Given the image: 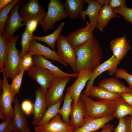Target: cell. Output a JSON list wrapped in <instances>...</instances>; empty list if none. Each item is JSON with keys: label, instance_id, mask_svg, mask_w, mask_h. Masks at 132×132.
Instances as JSON below:
<instances>
[{"label": "cell", "instance_id": "cell-42", "mask_svg": "<svg viewBox=\"0 0 132 132\" xmlns=\"http://www.w3.org/2000/svg\"><path fill=\"white\" fill-rule=\"evenodd\" d=\"M39 22L37 20H32L28 22L26 24V29L31 34H33V32L36 29Z\"/></svg>", "mask_w": 132, "mask_h": 132}, {"label": "cell", "instance_id": "cell-9", "mask_svg": "<svg viewBox=\"0 0 132 132\" xmlns=\"http://www.w3.org/2000/svg\"><path fill=\"white\" fill-rule=\"evenodd\" d=\"M22 3V0H19L13 7L10 12L5 25L2 37L7 40L13 37L14 34L18 29L26 24L24 22H22L23 20L19 12V9Z\"/></svg>", "mask_w": 132, "mask_h": 132}, {"label": "cell", "instance_id": "cell-45", "mask_svg": "<svg viewBox=\"0 0 132 132\" xmlns=\"http://www.w3.org/2000/svg\"><path fill=\"white\" fill-rule=\"evenodd\" d=\"M12 0H0V10L6 6Z\"/></svg>", "mask_w": 132, "mask_h": 132}, {"label": "cell", "instance_id": "cell-39", "mask_svg": "<svg viewBox=\"0 0 132 132\" xmlns=\"http://www.w3.org/2000/svg\"><path fill=\"white\" fill-rule=\"evenodd\" d=\"M22 111L27 115L33 113V104L30 100L25 99L23 101L21 105Z\"/></svg>", "mask_w": 132, "mask_h": 132}, {"label": "cell", "instance_id": "cell-1", "mask_svg": "<svg viewBox=\"0 0 132 132\" xmlns=\"http://www.w3.org/2000/svg\"><path fill=\"white\" fill-rule=\"evenodd\" d=\"M77 57L76 72L88 70L93 71L100 64L103 56L102 48L96 38H92L75 48Z\"/></svg>", "mask_w": 132, "mask_h": 132}, {"label": "cell", "instance_id": "cell-40", "mask_svg": "<svg viewBox=\"0 0 132 132\" xmlns=\"http://www.w3.org/2000/svg\"><path fill=\"white\" fill-rule=\"evenodd\" d=\"M14 129L11 119L3 120L0 123V132H13Z\"/></svg>", "mask_w": 132, "mask_h": 132}, {"label": "cell", "instance_id": "cell-23", "mask_svg": "<svg viewBox=\"0 0 132 132\" xmlns=\"http://www.w3.org/2000/svg\"><path fill=\"white\" fill-rule=\"evenodd\" d=\"M98 86L115 93L121 94L132 91V89L115 77L103 79L99 82Z\"/></svg>", "mask_w": 132, "mask_h": 132}, {"label": "cell", "instance_id": "cell-5", "mask_svg": "<svg viewBox=\"0 0 132 132\" xmlns=\"http://www.w3.org/2000/svg\"><path fill=\"white\" fill-rule=\"evenodd\" d=\"M4 70L2 73V92L0 96V118L3 120L11 119L14 111L12 103L16 96L10 88Z\"/></svg>", "mask_w": 132, "mask_h": 132}, {"label": "cell", "instance_id": "cell-8", "mask_svg": "<svg viewBox=\"0 0 132 132\" xmlns=\"http://www.w3.org/2000/svg\"><path fill=\"white\" fill-rule=\"evenodd\" d=\"M56 43L58 48L57 53L59 56L76 72L77 57L75 48L64 36L60 35Z\"/></svg>", "mask_w": 132, "mask_h": 132}, {"label": "cell", "instance_id": "cell-17", "mask_svg": "<svg viewBox=\"0 0 132 132\" xmlns=\"http://www.w3.org/2000/svg\"><path fill=\"white\" fill-rule=\"evenodd\" d=\"M13 115L11 118L14 132H25L29 127L26 115L21 108L17 96L15 97Z\"/></svg>", "mask_w": 132, "mask_h": 132}, {"label": "cell", "instance_id": "cell-18", "mask_svg": "<svg viewBox=\"0 0 132 132\" xmlns=\"http://www.w3.org/2000/svg\"><path fill=\"white\" fill-rule=\"evenodd\" d=\"M93 30L88 22L84 27L74 31L66 37L69 43L75 48L76 47L84 44L91 38L94 37Z\"/></svg>", "mask_w": 132, "mask_h": 132}, {"label": "cell", "instance_id": "cell-35", "mask_svg": "<svg viewBox=\"0 0 132 132\" xmlns=\"http://www.w3.org/2000/svg\"><path fill=\"white\" fill-rule=\"evenodd\" d=\"M25 71L24 70H22L18 75L14 77L12 80L11 84H10L11 89L16 95L19 93L22 77Z\"/></svg>", "mask_w": 132, "mask_h": 132}, {"label": "cell", "instance_id": "cell-2", "mask_svg": "<svg viewBox=\"0 0 132 132\" xmlns=\"http://www.w3.org/2000/svg\"><path fill=\"white\" fill-rule=\"evenodd\" d=\"M80 97L86 107L87 114L85 121L113 115L117 107L122 99V98L118 100L95 101L83 93L81 94Z\"/></svg>", "mask_w": 132, "mask_h": 132}, {"label": "cell", "instance_id": "cell-27", "mask_svg": "<svg viewBox=\"0 0 132 132\" xmlns=\"http://www.w3.org/2000/svg\"><path fill=\"white\" fill-rule=\"evenodd\" d=\"M64 25V22L61 23L54 32L47 36H39L33 35V39L39 42L42 41L45 42L53 50H55V42L60 35V33Z\"/></svg>", "mask_w": 132, "mask_h": 132}, {"label": "cell", "instance_id": "cell-6", "mask_svg": "<svg viewBox=\"0 0 132 132\" xmlns=\"http://www.w3.org/2000/svg\"><path fill=\"white\" fill-rule=\"evenodd\" d=\"M72 77H56L47 90L46 95L47 108L54 104L62 101L64 99V91Z\"/></svg>", "mask_w": 132, "mask_h": 132}, {"label": "cell", "instance_id": "cell-4", "mask_svg": "<svg viewBox=\"0 0 132 132\" xmlns=\"http://www.w3.org/2000/svg\"><path fill=\"white\" fill-rule=\"evenodd\" d=\"M19 35L13 36L8 40V52L5 60L4 68L7 77L12 80L19 73V66L21 59L20 52L16 47V43Z\"/></svg>", "mask_w": 132, "mask_h": 132}, {"label": "cell", "instance_id": "cell-26", "mask_svg": "<svg viewBox=\"0 0 132 132\" xmlns=\"http://www.w3.org/2000/svg\"><path fill=\"white\" fill-rule=\"evenodd\" d=\"M84 0H66L64 3L65 9L68 17L72 19L79 17L80 12L83 11Z\"/></svg>", "mask_w": 132, "mask_h": 132}, {"label": "cell", "instance_id": "cell-37", "mask_svg": "<svg viewBox=\"0 0 132 132\" xmlns=\"http://www.w3.org/2000/svg\"><path fill=\"white\" fill-rule=\"evenodd\" d=\"M114 12L122 15L125 20L132 24V8L126 7L121 6L113 9Z\"/></svg>", "mask_w": 132, "mask_h": 132}, {"label": "cell", "instance_id": "cell-28", "mask_svg": "<svg viewBox=\"0 0 132 132\" xmlns=\"http://www.w3.org/2000/svg\"><path fill=\"white\" fill-rule=\"evenodd\" d=\"M73 101L71 96L66 92L64 97L63 106L60 109L59 112V113L62 116V121L69 125L70 120L69 116L71 111V103Z\"/></svg>", "mask_w": 132, "mask_h": 132}, {"label": "cell", "instance_id": "cell-46", "mask_svg": "<svg viewBox=\"0 0 132 132\" xmlns=\"http://www.w3.org/2000/svg\"><path fill=\"white\" fill-rule=\"evenodd\" d=\"M97 2L99 3L102 7L103 4L105 5L109 4V0H96Z\"/></svg>", "mask_w": 132, "mask_h": 132}, {"label": "cell", "instance_id": "cell-13", "mask_svg": "<svg viewBox=\"0 0 132 132\" xmlns=\"http://www.w3.org/2000/svg\"><path fill=\"white\" fill-rule=\"evenodd\" d=\"M93 72L87 69L80 71L74 82L67 88L66 92L71 97L74 104L80 97L81 92L87 81L91 77Z\"/></svg>", "mask_w": 132, "mask_h": 132}, {"label": "cell", "instance_id": "cell-43", "mask_svg": "<svg viewBox=\"0 0 132 132\" xmlns=\"http://www.w3.org/2000/svg\"><path fill=\"white\" fill-rule=\"evenodd\" d=\"M121 94L124 100L132 106V91L122 93Z\"/></svg>", "mask_w": 132, "mask_h": 132}, {"label": "cell", "instance_id": "cell-10", "mask_svg": "<svg viewBox=\"0 0 132 132\" xmlns=\"http://www.w3.org/2000/svg\"><path fill=\"white\" fill-rule=\"evenodd\" d=\"M28 75L40 87L47 90L56 77L48 70L35 64L28 70Z\"/></svg>", "mask_w": 132, "mask_h": 132}, {"label": "cell", "instance_id": "cell-20", "mask_svg": "<svg viewBox=\"0 0 132 132\" xmlns=\"http://www.w3.org/2000/svg\"><path fill=\"white\" fill-rule=\"evenodd\" d=\"M85 2L88 3L87 8L80 12L79 14L80 18L83 22H85L86 16H88L90 20V25L94 30L96 27L99 14L102 7L96 1L85 0Z\"/></svg>", "mask_w": 132, "mask_h": 132}, {"label": "cell", "instance_id": "cell-47", "mask_svg": "<svg viewBox=\"0 0 132 132\" xmlns=\"http://www.w3.org/2000/svg\"><path fill=\"white\" fill-rule=\"evenodd\" d=\"M130 116L131 117L130 125V132H132V115Z\"/></svg>", "mask_w": 132, "mask_h": 132}, {"label": "cell", "instance_id": "cell-7", "mask_svg": "<svg viewBox=\"0 0 132 132\" xmlns=\"http://www.w3.org/2000/svg\"><path fill=\"white\" fill-rule=\"evenodd\" d=\"M46 12L38 0H29L25 4H22L19 12L20 17L25 24L32 20H37L39 22L44 18ZM26 25V24H25Z\"/></svg>", "mask_w": 132, "mask_h": 132}, {"label": "cell", "instance_id": "cell-32", "mask_svg": "<svg viewBox=\"0 0 132 132\" xmlns=\"http://www.w3.org/2000/svg\"><path fill=\"white\" fill-rule=\"evenodd\" d=\"M33 35L29 33L26 28L22 33L21 42L22 50L20 54L21 58L29 50L31 42L33 39Z\"/></svg>", "mask_w": 132, "mask_h": 132}, {"label": "cell", "instance_id": "cell-14", "mask_svg": "<svg viewBox=\"0 0 132 132\" xmlns=\"http://www.w3.org/2000/svg\"><path fill=\"white\" fill-rule=\"evenodd\" d=\"M26 53L32 56L39 55L43 56L46 58L55 61L65 66H67V63L59 57L55 50H52L38 43L34 39L31 41L29 49Z\"/></svg>", "mask_w": 132, "mask_h": 132}, {"label": "cell", "instance_id": "cell-38", "mask_svg": "<svg viewBox=\"0 0 132 132\" xmlns=\"http://www.w3.org/2000/svg\"><path fill=\"white\" fill-rule=\"evenodd\" d=\"M116 77L120 79L123 78L127 82L129 87L132 89V75L128 73L124 69H118L115 74Z\"/></svg>", "mask_w": 132, "mask_h": 132}, {"label": "cell", "instance_id": "cell-31", "mask_svg": "<svg viewBox=\"0 0 132 132\" xmlns=\"http://www.w3.org/2000/svg\"><path fill=\"white\" fill-rule=\"evenodd\" d=\"M129 115H132V106L123 99L115 110L112 115L118 119Z\"/></svg>", "mask_w": 132, "mask_h": 132}, {"label": "cell", "instance_id": "cell-29", "mask_svg": "<svg viewBox=\"0 0 132 132\" xmlns=\"http://www.w3.org/2000/svg\"><path fill=\"white\" fill-rule=\"evenodd\" d=\"M19 0H12L0 11V35L3 37L4 28L9 17L8 15L11 9Z\"/></svg>", "mask_w": 132, "mask_h": 132}, {"label": "cell", "instance_id": "cell-22", "mask_svg": "<svg viewBox=\"0 0 132 132\" xmlns=\"http://www.w3.org/2000/svg\"><path fill=\"white\" fill-rule=\"evenodd\" d=\"M114 118L111 115L99 118L85 120L83 125L75 130L74 132H96Z\"/></svg>", "mask_w": 132, "mask_h": 132}, {"label": "cell", "instance_id": "cell-24", "mask_svg": "<svg viewBox=\"0 0 132 132\" xmlns=\"http://www.w3.org/2000/svg\"><path fill=\"white\" fill-rule=\"evenodd\" d=\"M85 94L88 97L95 98L98 100H118L122 98L121 94L112 93L99 86H93Z\"/></svg>", "mask_w": 132, "mask_h": 132}, {"label": "cell", "instance_id": "cell-44", "mask_svg": "<svg viewBox=\"0 0 132 132\" xmlns=\"http://www.w3.org/2000/svg\"><path fill=\"white\" fill-rule=\"evenodd\" d=\"M114 127L113 125L107 123L101 129L99 132H111Z\"/></svg>", "mask_w": 132, "mask_h": 132}, {"label": "cell", "instance_id": "cell-11", "mask_svg": "<svg viewBox=\"0 0 132 132\" xmlns=\"http://www.w3.org/2000/svg\"><path fill=\"white\" fill-rule=\"evenodd\" d=\"M47 90L40 87L35 91L36 98L33 104L32 124L38 125L46 110V95Z\"/></svg>", "mask_w": 132, "mask_h": 132}, {"label": "cell", "instance_id": "cell-16", "mask_svg": "<svg viewBox=\"0 0 132 132\" xmlns=\"http://www.w3.org/2000/svg\"><path fill=\"white\" fill-rule=\"evenodd\" d=\"M58 113L48 123L43 125L35 126V132H74L75 130L64 122Z\"/></svg>", "mask_w": 132, "mask_h": 132}, {"label": "cell", "instance_id": "cell-12", "mask_svg": "<svg viewBox=\"0 0 132 132\" xmlns=\"http://www.w3.org/2000/svg\"><path fill=\"white\" fill-rule=\"evenodd\" d=\"M120 62L117 60L115 56L113 55L109 59L100 64L93 71L91 77L87 83L86 89L83 93H87L93 86L95 79L102 73L108 71L109 74L112 76L115 74L118 69L117 66Z\"/></svg>", "mask_w": 132, "mask_h": 132}, {"label": "cell", "instance_id": "cell-19", "mask_svg": "<svg viewBox=\"0 0 132 132\" xmlns=\"http://www.w3.org/2000/svg\"><path fill=\"white\" fill-rule=\"evenodd\" d=\"M32 57L34 64L48 70L56 77H70L76 78L78 76V73H68L63 71L58 66L54 65L42 55H33Z\"/></svg>", "mask_w": 132, "mask_h": 132}, {"label": "cell", "instance_id": "cell-21", "mask_svg": "<svg viewBox=\"0 0 132 132\" xmlns=\"http://www.w3.org/2000/svg\"><path fill=\"white\" fill-rule=\"evenodd\" d=\"M130 41H128L126 35L112 40L110 43V48L116 58L121 61L130 49Z\"/></svg>", "mask_w": 132, "mask_h": 132}, {"label": "cell", "instance_id": "cell-34", "mask_svg": "<svg viewBox=\"0 0 132 132\" xmlns=\"http://www.w3.org/2000/svg\"><path fill=\"white\" fill-rule=\"evenodd\" d=\"M131 117L127 116L118 119L119 122L118 126L114 127L113 132H130V123Z\"/></svg>", "mask_w": 132, "mask_h": 132}, {"label": "cell", "instance_id": "cell-3", "mask_svg": "<svg viewBox=\"0 0 132 132\" xmlns=\"http://www.w3.org/2000/svg\"><path fill=\"white\" fill-rule=\"evenodd\" d=\"M47 7L44 18L39 23L44 32L53 29L56 22L68 17L64 3L60 0H50Z\"/></svg>", "mask_w": 132, "mask_h": 132}, {"label": "cell", "instance_id": "cell-15", "mask_svg": "<svg viewBox=\"0 0 132 132\" xmlns=\"http://www.w3.org/2000/svg\"><path fill=\"white\" fill-rule=\"evenodd\" d=\"M86 105L80 97L74 104L72 105L69 125L76 130L84 124L87 114Z\"/></svg>", "mask_w": 132, "mask_h": 132}, {"label": "cell", "instance_id": "cell-36", "mask_svg": "<svg viewBox=\"0 0 132 132\" xmlns=\"http://www.w3.org/2000/svg\"><path fill=\"white\" fill-rule=\"evenodd\" d=\"M34 64L32 56L26 53L22 58L19 66V73L22 70H28Z\"/></svg>", "mask_w": 132, "mask_h": 132}, {"label": "cell", "instance_id": "cell-48", "mask_svg": "<svg viewBox=\"0 0 132 132\" xmlns=\"http://www.w3.org/2000/svg\"><path fill=\"white\" fill-rule=\"evenodd\" d=\"M25 132H31V130L29 129V127L27 129Z\"/></svg>", "mask_w": 132, "mask_h": 132}, {"label": "cell", "instance_id": "cell-33", "mask_svg": "<svg viewBox=\"0 0 132 132\" xmlns=\"http://www.w3.org/2000/svg\"><path fill=\"white\" fill-rule=\"evenodd\" d=\"M8 52V40L0 35V72L2 73Z\"/></svg>", "mask_w": 132, "mask_h": 132}, {"label": "cell", "instance_id": "cell-25", "mask_svg": "<svg viewBox=\"0 0 132 132\" xmlns=\"http://www.w3.org/2000/svg\"><path fill=\"white\" fill-rule=\"evenodd\" d=\"M116 17H119L120 16L116 15L114 9L109 6V4L105 5L99 11L96 27L100 31H103L110 20L112 18H114Z\"/></svg>", "mask_w": 132, "mask_h": 132}, {"label": "cell", "instance_id": "cell-30", "mask_svg": "<svg viewBox=\"0 0 132 132\" xmlns=\"http://www.w3.org/2000/svg\"><path fill=\"white\" fill-rule=\"evenodd\" d=\"M62 102L60 101L48 107L43 117L39 122L38 125H43L48 123L58 114L59 113Z\"/></svg>", "mask_w": 132, "mask_h": 132}, {"label": "cell", "instance_id": "cell-41", "mask_svg": "<svg viewBox=\"0 0 132 132\" xmlns=\"http://www.w3.org/2000/svg\"><path fill=\"white\" fill-rule=\"evenodd\" d=\"M109 5L113 9L121 6L127 7L126 1L125 0H110Z\"/></svg>", "mask_w": 132, "mask_h": 132}]
</instances>
